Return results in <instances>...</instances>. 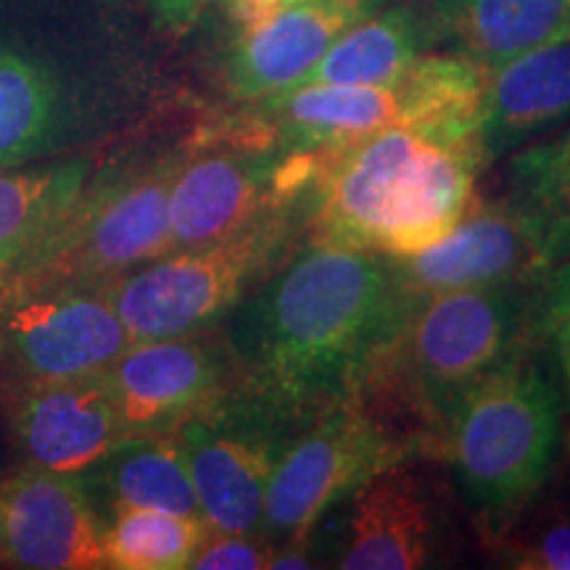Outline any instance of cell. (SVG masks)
<instances>
[{
  "label": "cell",
  "instance_id": "cell-1",
  "mask_svg": "<svg viewBox=\"0 0 570 570\" xmlns=\"http://www.w3.org/2000/svg\"><path fill=\"white\" fill-rule=\"evenodd\" d=\"M415 304L394 256L304 235L233 306L225 344L240 389L309 420L354 402Z\"/></svg>",
  "mask_w": 570,
  "mask_h": 570
},
{
  "label": "cell",
  "instance_id": "cell-2",
  "mask_svg": "<svg viewBox=\"0 0 570 570\" xmlns=\"http://www.w3.org/2000/svg\"><path fill=\"white\" fill-rule=\"evenodd\" d=\"M483 169L473 138L441 140L404 127L317 154L306 238L417 254L465 217Z\"/></svg>",
  "mask_w": 570,
  "mask_h": 570
},
{
  "label": "cell",
  "instance_id": "cell-3",
  "mask_svg": "<svg viewBox=\"0 0 570 570\" xmlns=\"http://www.w3.org/2000/svg\"><path fill=\"white\" fill-rule=\"evenodd\" d=\"M537 281L417 298L354 404L431 460L441 423L465 391L533 336Z\"/></svg>",
  "mask_w": 570,
  "mask_h": 570
},
{
  "label": "cell",
  "instance_id": "cell-4",
  "mask_svg": "<svg viewBox=\"0 0 570 570\" xmlns=\"http://www.w3.org/2000/svg\"><path fill=\"white\" fill-rule=\"evenodd\" d=\"M568 439L558 383L531 336L454 402L431 460L489 544L547 481Z\"/></svg>",
  "mask_w": 570,
  "mask_h": 570
},
{
  "label": "cell",
  "instance_id": "cell-5",
  "mask_svg": "<svg viewBox=\"0 0 570 570\" xmlns=\"http://www.w3.org/2000/svg\"><path fill=\"white\" fill-rule=\"evenodd\" d=\"M489 69L452 51H431L377 85H298L246 104L235 138L281 154H327L370 135L415 130L441 140L475 132Z\"/></svg>",
  "mask_w": 570,
  "mask_h": 570
},
{
  "label": "cell",
  "instance_id": "cell-6",
  "mask_svg": "<svg viewBox=\"0 0 570 570\" xmlns=\"http://www.w3.org/2000/svg\"><path fill=\"white\" fill-rule=\"evenodd\" d=\"M309 188L275 202L223 240L169 252L104 285L132 344L204 331L230 315L304 240Z\"/></svg>",
  "mask_w": 570,
  "mask_h": 570
},
{
  "label": "cell",
  "instance_id": "cell-7",
  "mask_svg": "<svg viewBox=\"0 0 570 570\" xmlns=\"http://www.w3.org/2000/svg\"><path fill=\"white\" fill-rule=\"evenodd\" d=\"M180 161V154H169L109 183L88 185L67 223L46 238L11 288L109 285L173 252L169 188Z\"/></svg>",
  "mask_w": 570,
  "mask_h": 570
},
{
  "label": "cell",
  "instance_id": "cell-8",
  "mask_svg": "<svg viewBox=\"0 0 570 570\" xmlns=\"http://www.w3.org/2000/svg\"><path fill=\"white\" fill-rule=\"evenodd\" d=\"M410 458H417L415 446L360 404L320 412L285 441L267 483L259 533L275 544L309 537L362 483Z\"/></svg>",
  "mask_w": 570,
  "mask_h": 570
},
{
  "label": "cell",
  "instance_id": "cell-9",
  "mask_svg": "<svg viewBox=\"0 0 570 570\" xmlns=\"http://www.w3.org/2000/svg\"><path fill=\"white\" fill-rule=\"evenodd\" d=\"M302 423L306 420L238 386L177 428L209 531H259L269 475L285 441Z\"/></svg>",
  "mask_w": 570,
  "mask_h": 570
},
{
  "label": "cell",
  "instance_id": "cell-10",
  "mask_svg": "<svg viewBox=\"0 0 570 570\" xmlns=\"http://www.w3.org/2000/svg\"><path fill=\"white\" fill-rule=\"evenodd\" d=\"M420 458L383 468L346 499L331 568L420 570L452 562L449 499Z\"/></svg>",
  "mask_w": 570,
  "mask_h": 570
},
{
  "label": "cell",
  "instance_id": "cell-11",
  "mask_svg": "<svg viewBox=\"0 0 570 570\" xmlns=\"http://www.w3.org/2000/svg\"><path fill=\"white\" fill-rule=\"evenodd\" d=\"M127 439L177 431L240 386L225 338L135 341L101 373Z\"/></svg>",
  "mask_w": 570,
  "mask_h": 570
},
{
  "label": "cell",
  "instance_id": "cell-12",
  "mask_svg": "<svg viewBox=\"0 0 570 570\" xmlns=\"http://www.w3.org/2000/svg\"><path fill=\"white\" fill-rule=\"evenodd\" d=\"M130 344L104 285L11 294L0 317V348L30 383L101 375Z\"/></svg>",
  "mask_w": 570,
  "mask_h": 570
},
{
  "label": "cell",
  "instance_id": "cell-13",
  "mask_svg": "<svg viewBox=\"0 0 570 570\" xmlns=\"http://www.w3.org/2000/svg\"><path fill=\"white\" fill-rule=\"evenodd\" d=\"M412 298L481 285L539 281L554 262L533 227L504 198H479L439 244L394 256Z\"/></svg>",
  "mask_w": 570,
  "mask_h": 570
},
{
  "label": "cell",
  "instance_id": "cell-14",
  "mask_svg": "<svg viewBox=\"0 0 570 570\" xmlns=\"http://www.w3.org/2000/svg\"><path fill=\"white\" fill-rule=\"evenodd\" d=\"M104 531L77 475L32 468L0 483V550L21 568H106Z\"/></svg>",
  "mask_w": 570,
  "mask_h": 570
},
{
  "label": "cell",
  "instance_id": "cell-15",
  "mask_svg": "<svg viewBox=\"0 0 570 570\" xmlns=\"http://www.w3.org/2000/svg\"><path fill=\"white\" fill-rule=\"evenodd\" d=\"M275 148L230 142L219 151L183 159L169 188L173 252L196 248L238 233L275 202H283ZM298 196V194H296Z\"/></svg>",
  "mask_w": 570,
  "mask_h": 570
},
{
  "label": "cell",
  "instance_id": "cell-16",
  "mask_svg": "<svg viewBox=\"0 0 570 570\" xmlns=\"http://www.w3.org/2000/svg\"><path fill=\"white\" fill-rule=\"evenodd\" d=\"M389 0H304L238 30L227 48L223 82L238 106L265 101L304 82L327 48Z\"/></svg>",
  "mask_w": 570,
  "mask_h": 570
},
{
  "label": "cell",
  "instance_id": "cell-17",
  "mask_svg": "<svg viewBox=\"0 0 570 570\" xmlns=\"http://www.w3.org/2000/svg\"><path fill=\"white\" fill-rule=\"evenodd\" d=\"M11 425L32 468L85 475L125 444L101 375L32 383L11 407Z\"/></svg>",
  "mask_w": 570,
  "mask_h": 570
},
{
  "label": "cell",
  "instance_id": "cell-18",
  "mask_svg": "<svg viewBox=\"0 0 570 570\" xmlns=\"http://www.w3.org/2000/svg\"><path fill=\"white\" fill-rule=\"evenodd\" d=\"M570 122V40L489 71L473 140L483 167Z\"/></svg>",
  "mask_w": 570,
  "mask_h": 570
},
{
  "label": "cell",
  "instance_id": "cell-19",
  "mask_svg": "<svg viewBox=\"0 0 570 570\" xmlns=\"http://www.w3.org/2000/svg\"><path fill=\"white\" fill-rule=\"evenodd\" d=\"M441 51L489 71L518 56L570 40V0H428Z\"/></svg>",
  "mask_w": 570,
  "mask_h": 570
},
{
  "label": "cell",
  "instance_id": "cell-20",
  "mask_svg": "<svg viewBox=\"0 0 570 570\" xmlns=\"http://www.w3.org/2000/svg\"><path fill=\"white\" fill-rule=\"evenodd\" d=\"M431 51H441L431 3L389 0L386 6L348 27L312 67L302 85L389 82Z\"/></svg>",
  "mask_w": 570,
  "mask_h": 570
},
{
  "label": "cell",
  "instance_id": "cell-21",
  "mask_svg": "<svg viewBox=\"0 0 570 570\" xmlns=\"http://www.w3.org/2000/svg\"><path fill=\"white\" fill-rule=\"evenodd\" d=\"M69 117L71 98L59 71L0 46V169L48 151Z\"/></svg>",
  "mask_w": 570,
  "mask_h": 570
},
{
  "label": "cell",
  "instance_id": "cell-22",
  "mask_svg": "<svg viewBox=\"0 0 570 570\" xmlns=\"http://www.w3.org/2000/svg\"><path fill=\"white\" fill-rule=\"evenodd\" d=\"M504 159L499 198L523 214L554 265L570 259V122Z\"/></svg>",
  "mask_w": 570,
  "mask_h": 570
},
{
  "label": "cell",
  "instance_id": "cell-23",
  "mask_svg": "<svg viewBox=\"0 0 570 570\" xmlns=\"http://www.w3.org/2000/svg\"><path fill=\"white\" fill-rule=\"evenodd\" d=\"M92 470H101L111 512L159 510L202 518L188 460L177 436L156 433L130 439Z\"/></svg>",
  "mask_w": 570,
  "mask_h": 570
},
{
  "label": "cell",
  "instance_id": "cell-24",
  "mask_svg": "<svg viewBox=\"0 0 570 570\" xmlns=\"http://www.w3.org/2000/svg\"><path fill=\"white\" fill-rule=\"evenodd\" d=\"M483 547L499 568L570 570V439L537 494Z\"/></svg>",
  "mask_w": 570,
  "mask_h": 570
},
{
  "label": "cell",
  "instance_id": "cell-25",
  "mask_svg": "<svg viewBox=\"0 0 570 570\" xmlns=\"http://www.w3.org/2000/svg\"><path fill=\"white\" fill-rule=\"evenodd\" d=\"M88 185V161L0 169V246H38L51 238Z\"/></svg>",
  "mask_w": 570,
  "mask_h": 570
},
{
  "label": "cell",
  "instance_id": "cell-26",
  "mask_svg": "<svg viewBox=\"0 0 570 570\" xmlns=\"http://www.w3.org/2000/svg\"><path fill=\"white\" fill-rule=\"evenodd\" d=\"M104 531L106 568L117 570H183L204 539L209 525L204 518L175 515L159 510L111 512Z\"/></svg>",
  "mask_w": 570,
  "mask_h": 570
},
{
  "label": "cell",
  "instance_id": "cell-27",
  "mask_svg": "<svg viewBox=\"0 0 570 570\" xmlns=\"http://www.w3.org/2000/svg\"><path fill=\"white\" fill-rule=\"evenodd\" d=\"M533 338L547 356L570 425V259L552 265L537 281Z\"/></svg>",
  "mask_w": 570,
  "mask_h": 570
},
{
  "label": "cell",
  "instance_id": "cell-28",
  "mask_svg": "<svg viewBox=\"0 0 570 570\" xmlns=\"http://www.w3.org/2000/svg\"><path fill=\"white\" fill-rule=\"evenodd\" d=\"M275 541L265 533H214L198 547L190 568L196 570H265L275 554Z\"/></svg>",
  "mask_w": 570,
  "mask_h": 570
},
{
  "label": "cell",
  "instance_id": "cell-29",
  "mask_svg": "<svg viewBox=\"0 0 570 570\" xmlns=\"http://www.w3.org/2000/svg\"><path fill=\"white\" fill-rule=\"evenodd\" d=\"M159 30L183 38L198 24L214 0H142Z\"/></svg>",
  "mask_w": 570,
  "mask_h": 570
},
{
  "label": "cell",
  "instance_id": "cell-30",
  "mask_svg": "<svg viewBox=\"0 0 570 570\" xmlns=\"http://www.w3.org/2000/svg\"><path fill=\"white\" fill-rule=\"evenodd\" d=\"M304 3V0H223L227 19L238 30H248V27L259 24L273 17V13L288 9V6Z\"/></svg>",
  "mask_w": 570,
  "mask_h": 570
},
{
  "label": "cell",
  "instance_id": "cell-31",
  "mask_svg": "<svg viewBox=\"0 0 570 570\" xmlns=\"http://www.w3.org/2000/svg\"><path fill=\"white\" fill-rule=\"evenodd\" d=\"M46 244V240H42ZM0 246V296L19 281L21 273L32 265L40 246Z\"/></svg>",
  "mask_w": 570,
  "mask_h": 570
}]
</instances>
